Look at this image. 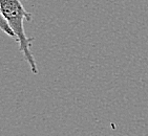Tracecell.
I'll return each mask as SVG.
<instances>
[{"label":"cell","instance_id":"6da1fadb","mask_svg":"<svg viewBox=\"0 0 148 136\" xmlns=\"http://www.w3.org/2000/svg\"><path fill=\"white\" fill-rule=\"evenodd\" d=\"M0 12L10 27L14 31L15 39L18 42L20 51L29 63L32 73H38L37 63L31 51L32 41L34 38H27L24 31V21H32L33 15L24 9L20 0H0Z\"/></svg>","mask_w":148,"mask_h":136},{"label":"cell","instance_id":"7a4b0ae2","mask_svg":"<svg viewBox=\"0 0 148 136\" xmlns=\"http://www.w3.org/2000/svg\"><path fill=\"white\" fill-rule=\"evenodd\" d=\"M0 31H2L5 35H8L9 37L14 38L15 39V34L14 31H12V29L10 27L9 23L6 22V20L4 19V17L2 16L1 12H0Z\"/></svg>","mask_w":148,"mask_h":136}]
</instances>
